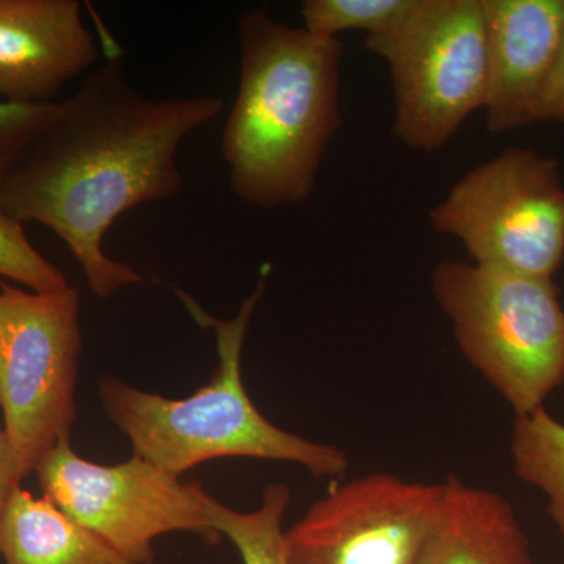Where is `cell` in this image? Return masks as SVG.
Returning <instances> with one entry per match:
<instances>
[{"label":"cell","mask_w":564,"mask_h":564,"mask_svg":"<svg viewBox=\"0 0 564 564\" xmlns=\"http://www.w3.org/2000/svg\"><path fill=\"white\" fill-rule=\"evenodd\" d=\"M21 484L17 469H14L9 441H7L3 425L0 423V518H2L3 508L9 502L11 492Z\"/></svg>","instance_id":"ffe728a7"},{"label":"cell","mask_w":564,"mask_h":564,"mask_svg":"<svg viewBox=\"0 0 564 564\" xmlns=\"http://www.w3.org/2000/svg\"><path fill=\"white\" fill-rule=\"evenodd\" d=\"M444 502L415 564H536L514 508L448 475Z\"/></svg>","instance_id":"7c38bea8"},{"label":"cell","mask_w":564,"mask_h":564,"mask_svg":"<svg viewBox=\"0 0 564 564\" xmlns=\"http://www.w3.org/2000/svg\"><path fill=\"white\" fill-rule=\"evenodd\" d=\"M43 497L77 524L98 534L133 564H152L163 534L195 533L221 540L210 521L212 496L141 456L104 466L62 440L35 467Z\"/></svg>","instance_id":"ba28073f"},{"label":"cell","mask_w":564,"mask_h":564,"mask_svg":"<svg viewBox=\"0 0 564 564\" xmlns=\"http://www.w3.org/2000/svg\"><path fill=\"white\" fill-rule=\"evenodd\" d=\"M432 291L459 350L514 414L544 408L564 384V307L555 281L444 261Z\"/></svg>","instance_id":"277c9868"},{"label":"cell","mask_w":564,"mask_h":564,"mask_svg":"<svg viewBox=\"0 0 564 564\" xmlns=\"http://www.w3.org/2000/svg\"><path fill=\"white\" fill-rule=\"evenodd\" d=\"M0 280L25 285L31 292L69 288L65 273L47 261L24 231V225L0 209Z\"/></svg>","instance_id":"e0dca14e"},{"label":"cell","mask_w":564,"mask_h":564,"mask_svg":"<svg viewBox=\"0 0 564 564\" xmlns=\"http://www.w3.org/2000/svg\"><path fill=\"white\" fill-rule=\"evenodd\" d=\"M99 58L79 0H0V102H55Z\"/></svg>","instance_id":"30bf717a"},{"label":"cell","mask_w":564,"mask_h":564,"mask_svg":"<svg viewBox=\"0 0 564 564\" xmlns=\"http://www.w3.org/2000/svg\"><path fill=\"white\" fill-rule=\"evenodd\" d=\"M488 35L486 129L533 124L564 43V0H484Z\"/></svg>","instance_id":"8fae6325"},{"label":"cell","mask_w":564,"mask_h":564,"mask_svg":"<svg viewBox=\"0 0 564 564\" xmlns=\"http://www.w3.org/2000/svg\"><path fill=\"white\" fill-rule=\"evenodd\" d=\"M291 502V488L282 484L267 486L251 511L232 510L212 497V525L236 545L243 564H288L282 521Z\"/></svg>","instance_id":"9a60e30c"},{"label":"cell","mask_w":564,"mask_h":564,"mask_svg":"<svg viewBox=\"0 0 564 564\" xmlns=\"http://www.w3.org/2000/svg\"><path fill=\"white\" fill-rule=\"evenodd\" d=\"M57 107L58 102L31 106L0 102V182L29 141L52 120Z\"/></svg>","instance_id":"ac0fdd59"},{"label":"cell","mask_w":564,"mask_h":564,"mask_svg":"<svg viewBox=\"0 0 564 564\" xmlns=\"http://www.w3.org/2000/svg\"><path fill=\"white\" fill-rule=\"evenodd\" d=\"M265 278L228 321L214 317L187 293L176 291L203 328L214 329L218 366L210 381L185 399L141 391L106 375L99 400L107 417L129 441L133 455L181 477L199 464L252 458L299 464L315 477H344L348 456L336 445L284 432L256 408L245 391L242 352Z\"/></svg>","instance_id":"3957f363"},{"label":"cell","mask_w":564,"mask_h":564,"mask_svg":"<svg viewBox=\"0 0 564 564\" xmlns=\"http://www.w3.org/2000/svg\"><path fill=\"white\" fill-rule=\"evenodd\" d=\"M444 491L389 474L337 486L284 532L288 564H415Z\"/></svg>","instance_id":"9c48e42d"},{"label":"cell","mask_w":564,"mask_h":564,"mask_svg":"<svg viewBox=\"0 0 564 564\" xmlns=\"http://www.w3.org/2000/svg\"><path fill=\"white\" fill-rule=\"evenodd\" d=\"M79 314L73 285L40 293L0 280V411L21 481L76 423Z\"/></svg>","instance_id":"8992f818"},{"label":"cell","mask_w":564,"mask_h":564,"mask_svg":"<svg viewBox=\"0 0 564 564\" xmlns=\"http://www.w3.org/2000/svg\"><path fill=\"white\" fill-rule=\"evenodd\" d=\"M514 473L547 497V513L564 540V425L545 408L516 415L511 433Z\"/></svg>","instance_id":"5bb4252c"},{"label":"cell","mask_w":564,"mask_h":564,"mask_svg":"<svg viewBox=\"0 0 564 564\" xmlns=\"http://www.w3.org/2000/svg\"><path fill=\"white\" fill-rule=\"evenodd\" d=\"M223 109L210 95L150 98L129 79L121 55L111 54L18 155L0 182V209L21 225L51 229L93 295L110 299L143 278L109 258L104 237L126 212L180 195L177 152Z\"/></svg>","instance_id":"6da1fadb"},{"label":"cell","mask_w":564,"mask_h":564,"mask_svg":"<svg viewBox=\"0 0 564 564\" xmlns=\"http://www.w3.org/2000/svg\"><path fill=\"white\" fill-rule=\"evenodd\" d=\"M421 0H304L303 29L318 39H339L348 31L383 35L402 24Z\"/></svg>","instance_id":"2e32d148"},{"label":"cell","mask_w":564,"mask_h":564,"mask_svg":"<svg viewBox=\"0 0 564 564\" xmlns=\"http://www.w3.org/2000/svg\"><path fill=\"white\" fill-rule=\"evenodd\" d=\"M240 76L221 133L237 198L256 209L299 206L313 196L339 131L344 44L273 20L265 9L239 20Z\"/></svg>","instance_id":"7a4b0ae2"},{"label":"cell","mask_w":564,"mask_h":564,"mask_svg":"<svg viewBox=\"0 0 564 564\" xmlns=\"http://www.w3.org/2000/svg\"><path fill=\"white\" fill-rule=\"evenodd\" d=\"M366 47L391 70L393 135L415 151L441 150L488 96L484 0H421L406 21Z\"/></svg>","instance_id":"5b68a950"},{"label":"cell","mask_w":564,"mask_h":564,"mask_svg":"<svg viewBox=\"0 0 564 564\" xmlns=\"http://www.w3.org/2000/svg\"><path fill=\"white\" fill-rule=\"evenodd\" d=\"M538 121L564 122V43L551 79L538 102L534 122Z\"/></svg>","instance_id":"d6986e66"},{"label":"cell","mask_w":564,"mask_h":564,"mask_svg":"<svg viewBox=\"0 0 564 564\" xmlns=\"http://www.w3.org/2000/svg\"><path fill=\"white\" fill-rule=\"evenodd\" d=\"M429 217L485 269L554 280L564 261L562 172L556 159L530 148L475 166Z\"/></svg>","instance_id":"52a82bcc"},{"label":"cell","mask_w":564,"mask_h":564,"mask_svg":"<svg viewBox=\"0 0 564 564\" xmlns=\"http://www.w3.org/2000/svg\"><path fill=\"white\" fill-rule=\"evenodd\" d=\"M6 564H133L46 497L18 486L0 518Z\"/></svg>","instance_id":"4fadbf2b"}]
</instances>
